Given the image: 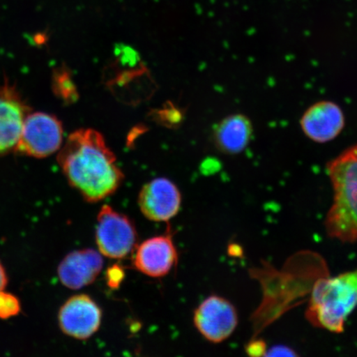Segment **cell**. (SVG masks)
I'll use <instances>...</instances> for the list:
<instances>
[{
  "label": "cell",
  "mask_w": 357,
  "mask_h": 357,
  "mask_svg": "<svg viewBox=\"0 0 357 357\" xmlns=\"http://www.w3.org/2000/svg\"><path fill=\"white\" fill-rule=\"evenodd\" d=\"M58 162L67 181L88 203L109 197L124 180L113 151L95 129L71 133L60 149Z\"/></svg>",
  "instance_id": "cell-1"
},
{
  "label": "cell",
  "mask_w": 357,
  "mask_h": 357,
  "mask_svg": "<svg viewBox=\"0 0 357 357\" xmlns=\"http://www.w3.org/2000/svg\"><path fill=\"white\" fill-rule=\"evenodd\" d=\"M333 202L325 220L330 238L342 243L357 242V145L328 164Z\"/></svg>",
  "instance_id": "cell-2"
},
{
  "label": "cell",
  "mask_w": 357,
  "mask_h": 357,
  "mask_svg": "<svg viewBox=\"0 0 357 357\" xmlns=\"http://www.w3.org/2000/svg\"><path fill=\"white\" fill-rule=\"evenodd\" d=\"M356 307L357 269L317 281L305 316L316 328L341 333Z\"/></svg>",
  "instance_id": "cell-3"
},
{
  "label": "cell",
  "mask_w": 357,
  "mask_h": 357,
  "mask_svg": "<svg viewBox=\"0 0 357 357\" xmlns=\"http://www.w3.org/2000/svg\"><path fill=\"white\" fill-rule=\"evenodd\" d=\"M137 239L136 227L130 218L109 205L100 208L97 215L96 242L102 257L122 260L134 252Z\"/></svg>",
  "instance_id": "cell-4"
},
{
  "label": "cell",
  "mask_w": 357,
  "mask_h": 357,
  "mask_svg": "<svg viewBox=\"0 0 357 357\" xmlns=\"http://www.w3.org/2000/svg\"><path fill=\"white\" fill-rule=\"evenodd\" d=\"M63 127L52 114H29L15 151L34 158H45L59 151L63 142Z\"/></svg>",
  "instance_id": "cell-5"
},
{
  "label": "cell",
  "mask_w": 357,
  "mask_h": 357,
  "mask_svg": "<svg viewBox=\"0 0 357 357\" xmlns=\"http://www.w3.org/2000/svg\"><path fill=\"white\" fill-rule=\"evenodd\" d=\"M198 332L212 343H221L231 336L238 325L235 306L227 298L211 296L205 298L194 312Z\"/></svg>",
  "instance_id": "cell-6"
},
{
  "label": "cell",
  "mask_w": 357,
  "mask_h": 357,
  "mask_svg": "<svg viewBox=\"0 0 357 357\" xmlns=\"http://www.w3.org/2000/svg\"><path fill=\"white\" fill-rule=\"evenodd\" d=\"M102 312L88 294L70 297L58 312V324L66 336L84 341L93 336L100 328Z\"/></svg>",
  "instance_id": "cell-7"
},
{
  "label": "cell",
  "mask_w": 357,
  "mask_h": 357,
  "mask_svg": "<svg viewBox=\"0 0 357 357\" xmlns=\"http://www.w3.org/2000/svg\"><path fill=\"white\" fill-rule=\"evenodd\" d=\"M182 195L175 183L167 178H155L142 186L138 207L147 220L168 222L181 211Z\"/></svg>",
  "instance_id": "cell-8"
},
{
  "label": "cell",
  "mask_w": 357,
  "mask_h": 357,
  "mask_svg": "<svg viewBox=\"0 0 357 357\" xmlns=\"http://www.w3.org/2000/svg\"><path fill=\"white\" fill-rule=\"evenodd\" d=\"M133 266L151 278L167 275L177 264L178 252L171 234L146 239L134 250Z\"/></svg>",
  "instance_id": "cell-9"
},
{
  "label": "cell",
  "mask_w": 357,
  "mask_h": 357,
  "mask_svg": "<svg viewBox=\"0 0 357 357\" xmlns=\"http://www.w3.org/2000/svg\"><path fill=\"white\" fill-rule=\"evenodd\" d=\"M301 127L310 140L326 144L342 132L345 116L340 106L332 101L322 100L315 102L303 113Z\"/></svg>",
  "instance_id": "cell-10"
},
{
  "label": "cell",
  "mask_w": 357,
  "mask_h": 357,
  "mask_svg": "<svg viewBox=\"0 0 357 357\" xmlns=\"http://www.w3.org/2000/svg\"><path fill=\"white\" fill-rule=\"evenodd\" d=\"M29 108L8 84L0 86V155L15 150Z\"/></svg>",
  "instance_id": "cell-11"
},
{
  "label": "cell",
  "mask_w": 357,
  "mask_h": 357,
  "mask_svg": "<svg viewBox=\"0 0 357 357\" xmlns=\"http://www.w3.org/2000/svg\"><path fill=\"white\" fill-rule=\"evenodd\" d=\"M102 267L104 259L99 251L80 249L67 254L58 266L57 275L65 287L80 289L95 282Z\"/></svg>",
  "instance_id": "cell-12"
},
{
  "label": "cell",
  "mask_w": 357,
  "mask_h": 357,
  "mask_svg": "<svg viewBox=\"0 0 357 357\" xmlns=\"http://www.w3.org/2000/svg\"><path fill=\"white\" fill-rule=\"evenodd\" d=\"M252 125L243 114H233L222 120L214 130V142L222 153L238 154L249 144Z\"/></svg>",
  "instance_id": "cell-13"
},
{
  "label": "cell",
  "mask_w": 357,
  "mask_h": 357,
  "mask_svg": "<svg viewBox=\"0 0 357 357\" xmlns=\"http://www.w3.org/2000/svg\"><path fill=\"white\" fill-rule=\"evenodd\" d=\"M20 312L21 303L19 298L4 289L0 290V319L13 318L19 315Z\"/></svg>",
  "instance_id": "cell-14"
},
{
  "label": "cell",
  "mask_w": 357,
  "mask_h": 357,
  "mask_svg": "<svg viewBox=\"0 0 357 357\" xmlns=\"http://www.w3.org/2000/svg\"><path fill=\"white\" fill-rule=\"evenodd\" d=\"M57 86L60 96L65 100H73L77 96V89L66 71H62L58 75Z\"/></svg>",
  "instance_id": "cell-15"
},
{
  "label": "cell",
  "mask_w": 357,
  "mask_h": 357,
  "mask_svg": "<svg viewBox=\"0 0 357 357\" xmlns=\"http://www.w3.org/2000/svg\"><path fill=\"white\" fill-rule=\"evenodd\" d=\"M125 273L121 267L114 266L107 271V283L112 289H117L124 279Z\"/></svg>",
  "instance_id": "cell-16"
},
{
  "label": "cell",
  "mask_w": 357,
  "mask_h": 357,
  "mask_svg": "<svg viewBox=\"0 0 357 357\" xmlns=\"http://www.w3.org/2000/svg\"><path fill=\"white\" fill-rule=\"evenodd\" d=\"M296 352H294L291 348L287 346H275L266 350L265 356H296Z\"/></svg>",
  "instance_id": "cell-17"
},
{
  "label": "cell",
  "mask_w": 357,
  "mask_h": 357,
  "mask_svg": "<svg viewBox=\"0 0 357 357\" xmlns=\"http://www.w3.org/2000/svg\"><path fill=\"white\" fill-rule=\"evenodd\" d=\"M245 351L250 356H265L266 351L265 342L261 340H253L245 347Z\"/></svg>",
  "instance_id": "cell-18"
},
{
  "label": "cell",
  "mask_w": 357,
  "mask_h": 357,
  "mask_svg": "<svg viewBox=\"0 0 357 357\" xmlns=\"http://www.w3.org/2000/svg\"><path fill=\"white\" fill-rule=\"evenodd\" d=\"M8 284V275L6 271L1 262H0V290L6 289Z\"/></svg>",
  "instance_id": "cell-19"
}]
</instances>
